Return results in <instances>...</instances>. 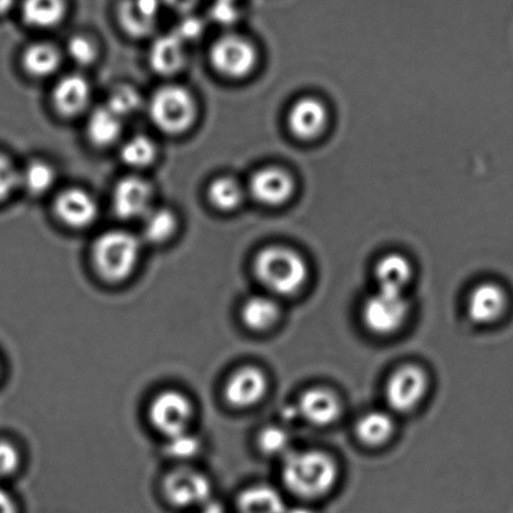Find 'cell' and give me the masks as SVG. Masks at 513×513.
<instances>
[{
  "label": "cell",
  "mask_w": 513,
  "mask_h": 513,
  "mask_svg": "<svg viewBox=\"0 0 513 513\" xmlns=\"http://www.w3.org/2000/svg\"><path fill=\"white\" fill-rule=\"evenodd\" d=\"M54 210L63 224L73 229H83L95 223L98 205L90 192L83 189H67L57 196Z\"/></svg>",
  "instance_id": "13"
},
{
  "label": "cell",
  "mask_w": 513,
  "mask_h": 513,
  "mask_svg": "<svg viewBox=\"0 0 513 513\" xmlns=\"http://www.w3.org/2000/svg\"><path fill=\"white\" fill-rule=\"evenodd\" d=\"M210 61L221 75L241 80L254 71L258 63V51L248 39L226 34L212 44Z\"/></svg>",
  "instance_id": "5"
},
{
  "label": "cell",
  "mask_w": 513,
  "mask_h": 513,
  "mask_svg": "<svg viewBox=\"0 0 513 513\" xmlns=\"http://www.w3.org/2000/svg\"><path fill=\"white\" fill-rule=\"evenodd\" d=\"M254 273L271 293L289 297L307 283L309 269L307 261L297 251L274 245L256 255Z\"/></svg>",
  "instance_id": "2"
},
{
  "label": "cell",
  "mask_w": 513,
  "mask_h": 513,
  "mask_svg": "<svg viewBox=\"0 0 513 513\" xmlns=\"http://www.w3.org/2000/svg\"><path fill=\"white\" fill-rule=\"evenodd\" d=\"M280 317V308L275 300L256 295L246 300L241 309V319L250 330L265 332L273 328Z\"/></svg>",
  "instance_id": "23"
},
{
  "label": "cell",
  "mask_w": 513,
  "mask_h": 513,
  "mask_svg": "<svg viewBox=\"0 0 513 513\" xmlns=\"http://www.w3.org/2000/svg\"><path fill=\"white\" fill-rule=\"evenodd\" d=\"M231 2H236V0H231Z\"/></svg>",
  "instance_id": "44"
},
{
  "label": "cell",
  "mask_w": 513,
  "mask_h": 513,
  "mask_svg": "<svg viewBox=\"0 0 513 513\" xmlns=\"http://www.w3.org/2000/svg\"><path fill=\"white\" fill-rule=\"evenodd\" d=\"M16 0H0V16L7 14L14 6Z\"/></svg>",
  "instance_id": "43"
},
{
  "label": "cell",
  "mask_w": 513,
  "mask_h": 513,
  "mask_svg": "<svg viewBox=\"0 0 513 513\" xmlns=\"http://www.w3.org/2000/svg\"><path fill=\"white\" fill-rule=\"evenodd\" d=\"M374 275H376L378 290L403 294L413 276L412 264L406 256L388 254L378 261Z\"/></svg>",
  "instance_id": "20"
},
{
  "label": "cell",
  "mask_w": 513,
  "mask_h": 513,
  "mask_svg": "<svg viewBox=\"0 0 513 513\" xmlns=\"http://www.w3.org/2000/svg\"><path fill=\"white\" fill-rule=\"evenodd\" d=\"M205 24L199 17L191 16L186 14L177 24L174 33L181 39L185 44L187 42L196 41L197 38L202 36L204 33Z\"/></svg>",
  "instance_id": "37"
},
{
  "label": "cell",
  "mask_w": 513,
  "mask_h": 513,
  "mask_svg": "<svg viewBox=\"0 0 513 513\" xmlns=\"http://www.w3.org/2000/svg\"><path fill=\"white\" fill-rule=\"evenodd\" d=\"M210 17L216 23L230 26L238 21L239 9L231 0H215L210 9Z\"/></svg>",
  "instance_id": "38"
},
{
  "label": "cell",
  "mask_w": 513,
  "mask_h": 513,
  "mask_svg": "<svg viewBox=\"0 0 513 513\" xmlns=\"http://www.w3.org/2000/svg\"><path fill=\"white\" fill-rule=\"evenodd\" d=\"M21 466V453L11 442L0 441V478L14 475Z\"/></svg>",
  "instance_id": "36"
},
{
  "label": "cell",
  "mask_w": 513,
  "mask_h": 513,
  "mask_svg": "<svg viewBox=\"0 0 513 513\" xmlns=\"http://www.w3.org/2000/svg\"><path fill=\"white\" fill-rule=\"evenodd\" d=\"M409 303L403 294L378 290L363 307V322L372 333L388 335L397 332L408 317Z\"/></svg>",
  "instance_id": "6"
},
{
  "label": "cell",
  "mask_w": 513,
  "mask_h": 513,
  "mask_svg": "<svg viewBox=\"0 0 513 513\" xmlns=\"http://www.w3.org/2000/svg\"><path fill=\"white\" fill-rule=\"evenodd\" d=\"M0 373H2V369H0Z\"/></svg>",
  "instance_id": "45"
},
{
  "label": "cell",
  "mask_w": 513,
  "mask_h": 513,
  "mask_svg": "<svg viewBox=\"0 0 513 513\" xmlns=\"http://www.w3.org/2000/svg\"><path fill=\"white\" fill-rule=\"evenodd\" d=\"M249 191L259 204L281 206L293 197L295 182L288 171L280 167H265L251 177Z\"/></svg>",
  "instance_id": "11"
},
{
  "label": "cell",
  "mask_w": 513,
  "mask_h": 513,
  "mask_svg": "<svg viewBox=\"0 0 513 513\" xmlns=\"http://www.w3.org/2000/svg\"><path fill=\"white\" fill-rule=\"evenodd\" d=\"M207 197L217 210L234 211L243 202L244 190L233 177H217L211 182Z\"/></svg>",
  "instance_id": "28"
},
{
  "label": "cell",
  "mask_w": 513,
  "mask_h": 513,
  "mask_svg": "<svg viewBox=\"0 0 513 513\" xmlns=\"http://www.w3.org/2000/svg\"><path fill=\"white\" fill-rule=\"evenodd\" d=\"M162 3H165L172 11L186 16L200 3V0H162Z\"/></svg>",
  "instance_id": "39"
},
{
  "label": "cell",
  "mask_w": 513,
  "mask_h": 513,
  "mask_svg": "<svg viewBox=\"0 0 513 513\" xmlns=\"http://www.w3.org/2000/svg\"><path fill=\"white\" fill-rule=\"evenodd\" d=\"M23 21L33 28L57 27L67 13L66 0H23Z\"/></svg>",
  "instance_id": "22"
},
{
  "label": "cell",
  "mask_w": 513,
  "mask_h": 513,
  "mask_svg": "<svg viewBox=\"0 0 513 513\" xmlns=\"http://www.w3.org/2000/svg\"><path fill=\"white\" fill-rule=\"evenodd\" d=\"M507 297L505 290L495 283L476 286L467 303L468 317L477 324H492L505 313Z\"/></svg>",
  "instance_id": "17"
},
{
  "label": "cell",
  "mask_w": 513,
  "mask_h": 513,
  "mask_svg": "<svg viewBox=\"0 0 513 513\" xmlns=\"http://www.w3.org/2000/svg\"><path fill=\"white\" fill-rule=\"evenodd\" d=\"M91 95V85L85 77L68 75L54 87L53 103L61 115L77 116L90 105Z\"/></svg>",
  "instance_id": "18"
},
{
  "label": "cell",
  "mask_w": 513,
  "mask_h": 513,
  "mask_svg": "<svg viewBox=\"0 0 513 513\" xmlns=\"http://www.w3.org/2000/svg\"><path fill=\"white\" fill-rule=\"evenodd\" d=\"M194 406L184 393L165 391L154 398L150 406V421L167 438L190 431Z\"/></svg>",
  "instance_id": "7"
},
{
  "label": "cell",
  "mask_w": 513,
  "mask_h": 513,
  "mask_svg": "<svg viewBox=\"0 0 513 513\" xmlns=\"http://www.w3.org/2000/svg\"><path fill=\"white\" fill-rule=\"evenodd\" d=\"M239 513H285L283 498L269 486H254L239 496Z\"/></svg>",
  "instance_id": "26"
},
{
  "label": "cell",
  "mask_w": 513,
  "mask_h": 513,
  "mask_svg": "<svg viewBox=\"0 0 513 513\" xmlns=\"http://www.w3.org/2000/svg\"><path fill=\"white\" fill-rule=\"evenodd\" d=\"M186 44L174 32L156 38L150 48V66L161 76H174L186 64Z\"/></svg>",
  "instance_id": "19"
},
{
  "label": "cell",
  "mask_w": 513,
  "mask_h": 513,
  "mask_svg": "<svg viewBox=\"0 0 513 513\" xmlns=\"http://www.w3.org/2000/svg\"><path fill=\"white\" fill-rule=\"evenodd\" d=\"M162 490L166 500L179 508H200L211 501V482L201 472L181 467L165 477Z\"/></svg>",
  "instance_id": "8"
},
{
  "label": "cell",
  "mask_w": 513,
  "mask_h": 513,
  "mask_svg": "<svg viewBox=\"0 0 513 513\" xmlns=\"http://www.w3.org/2000/svg\"><path fill=\"white\" fill-rule=\"evenodd\" d=\"M141 100V95L136 88L122 85L112 90L106 106L123 120L140 110Z\"/></svg>",
  "instance_id": "31"
},
{
  "label": "cell",
  "mask_w": 513,
  "mask_h": 513,
  "mask_svg": "<svg viewBox=\"0 0 513 513\" xmlns=\"http://www.w3.org/2000/svg\"><path fill=\"white\" fill-rule=\"evenodd\" d=\"M122 118L107 106L96 108L87 121V136L93 145L107 147L120 140Z\"/></svg>",
  "instance_id": "21"
},
{
  "label": "cell",
  "mask_w": 513,
  "mask_h": 513,
  "mask_svg": "<svg viewBox=\"0 0 513 513\" xmlns=\"http://www.w3.org/2000/svg\"><path fill=\"white\" fill-rule=\"evenodd\" d=\"M140 256V240L125 230L107 231L93 244V265L98 275L108 283H122L130 278Z\"/></svg>",
  "instance_id": "3"
},
{
  "label": "cell",
  "mask_w": 513,
  "mask_h": 513,
  "mask_svg": "<svg viewBox=\"0 0 513 513\" xmlns=\"http://www.w3.org/2000/svg\"><path fill=\"white\" fill-rule=\"evenodd\" d=\"M58 48L49 43H34L23 53L22 64L28 75L37 78L52 76L61 66Z\"/></svg>",
  "instance_id": "24"
},
{
  "label": "cell",
  "mask_w": 513,
  "mask_h": 513,
  "mask_svg": "<svg viewBox=\"0 0 513 513\" xmlns=\"http://www.w3.org/2000/svg\"><path fill=\"white\" fill-rule=\"evenodd\" d=\"M67 53L72 61L80 66H90L97 58L96 44L85 36H76L69 39Z\"/></svg>",
  "instance_id": "34"
},
{
  "label": "cell",
  "mask_w": 513,
  "mask_h": 513,
  "mask_svg": "<svg viewBox=\"0 0 513 513\" xmlns=\"http://www.w3.org/2000/svg\"><path fill=\"white\" fill-rule=\"evenodd\" d=\"M268 391L265 373L255 367H244L229 378L225 386V398L231 406L249 408L258 404Z\"/></svg>",
  "instance_id": "14"
},
{
  "label": "cell",
  "mask_w": 513,
  "mask_h": 513,
  "mask_svg": "<svg viewBox=\"0 0 513 513\" xmlns=\"http://www.w3.org/2000/svg\"><path fill=\"white\" fill-rule=\"evenodd\" d=\"M355 433L360 442L369 447H378L387 443L394 433V422L388 413L374 411L359 419Z\"/></svg>",
  "instance_id": "25"
},
{
  "label": "cell",
  "mask_w": 513,
  "mask_h": 513,
  "mask_svg": "<svg viewBox=\"0 0 513 513\" xmlns=\"http://www.w3.org/2000/svg\"><path fill=\"white\" fill-rule=\"evenodd\" d=\"M56 182V171L46 161H32L19 174V185L26 187L33 195H42L51 190Z\"/></svg>",
  "instance_id": "30"
},
{
  "label": "cell",
  "mask_w": 513,
  "mask_h": 513,
  "mask_svg": "<svg viewBox=\"0 0 513 513\" xmlns=\"http://www.w3.org/2000/svg\"><path fill=\"white\" fill-rule=\"evenodd\" d=\"M120 156L123 164L132 167V169H145L156 160L157 147L152 138L137 135L128 138L123 143Z\"/></svg>",
  "instance_id": "29"
},
{
  "label": "cell",
  "mask_w": 513,
  "mask_h": 513,
  "mask_svg": "<svg viewBox=\"0 0 513 513\" xmlns=\"http://www.w3.org/2000/svg\"><path fill=\"white\" fill-rule=\"evenodd\" d=\"M149 115L160 131L169 135H180L194 125L197 115L196 101L185 87L164 86L152 96Z\"/></svg>",
  "instance_id": "4"
},
{
  "label": "cell",
  "mask_w": 513,
  "mask_h": 513,
  "mask_svg": "<svg viewBox=\"0 0 513 513\" xmlns=\"http://www.w3.org/2000/svg\"><path fill=\"white\" fill-rule=\"evenodd\" d=\"M328 108L318 98L304 97L291 106L288 127L291 135L302 141H313L327 128Z\"/></svg>",
  "instance_id": "12"
},
{
  "label": "cell",
  "mask_w": 513,
  "mask_h": 513,
  "mask_svg": "<svg viewBox=\"0 0 513 513\" xmlns=\"http://www.w3.org/2000/svg\"><path fill=\"white\" fill-rule=\"evenodd\" d=\"M297 407L300 418L317 427L329 426L342 414L339 398L325 388H313L304 392Z\"/></svg>",
  "instance_id": "16"
},
{
  "label": "cell",
  "mask_w": 513,
  "mask_h": 513,
  "mask_svg": "<svg viewBox=\"0 0 513 513\" xmlns=\"http://www.w3.org/2000/svg\"><path fill=\"white\" fill-rule=\"evenodd\" d=\"M179 220L174 211L160 207L152 209L143 217V238L151 244H165L176 234Z\"/></svg>",
  "instance_id": "27"
},
{
  "label": "cell",
  "mask_w": 513,
  "mask_h": 513,
  "mask_svg": "<svg viewBox=\"0 0 513 513\" xmlns=\"http://www.w3.org/2000/svg\"><path fill=\"white\" fill-rule=\"evenodd\" d=\"M197 513H224L223 507L216 502H207L206 505L200 507V512Z\"/></svg>",
  "instance_id": "41"
},
{
  "label": "cell",
  "mask_w": 513,
  "mask_h": 513,
  "mask_svg": "<svg viewBox=\"0 0 513 513\" xmlns=\"http://www.w3.org/2000/svg\"><path fill=\"white\" fill-rule=\"evenodd\" d=\"M283 418L285 421L291 422L300 418L297 406L286 407L283 411Z\"/></svg>",
  "instance_id": "42"
},
{
  "label": "cell",
  "mask_w": 513,
  "mask_h": 513,
  "mask_svg": "<svg viewBox=\"0 0 513 513\" xmlns=\"http://www.w3.org/2000/svg\"><path fill=\"white\" fill-rule=\"evenodd\" d=\"M283 481L293 495L305 500L327 495L337 482V463L320 451H291L284 457Z\"/></svg>",
  "instance_id": "1"
},
{
  "label": "cell",
  "mask_w": 513,
  "mask_h": 513,
  "mask_svg": "<svg viewBox=\"0 0 513 513\" xmlns=\"http://www.w3.org/2000/svg\"><path fill=\"white\" fill-rule=\"evenodd\" d=\"M162 0H122L117 9L118 22L133 38L149 37L159 22Z\"/></svg>",
  "instance_id": "15"
},
{
  "label": "cell",
  "mask_w": 513,
  "mask_h": 513,
  "mask_svg": "<svg viewBox=\"0 0 513 513\" xmlns=\"http://www.w3.org/2000/svg\"><path fill=\"white\" fill-rule=\"evenodd\" d=\"M0 513H19L16 500L3 487H0Z\"/></svg>",
  "instance_id": "40"
},
{
  "label": "cell",
  "mask_w": 513,
  "mask_h": 513,
  "mask_svg": "<svg viewBox=\"0 0 513 513\" xmlns=\"http://www.w3.org/2000/svg\"><path fill=\"white\" fill-rule=\"evenodd\" d=\"M428 377L418 365L407 364L398 368L389 377L386 386V399L392 411L408 413L413 411L426 396Z\"/></svg>",
  "instance_id": "9"
},
{
  "label": "cell",
  "mask_w": 513,
  "mask_h": 513,
  "mask_svg": "<svg viewBox=\"0 0 513 513\" xmlns=\"http://www.w3.org/2000/svg\"><path fill=\"white\" fill-rule=\"evenodd\" d=\"M166 443V453L176 460H190L201 451V441L190 431L172 436Z\"/></svg>",
  "instance_id": "33"
},
{
  "label": "cell",
  "mask_w": 513,
  "mask_h": 513,
  "mask_svg": "<svg viewBox=\"0 0 513 513\" xmlns=\"http://www.w3.org/2000/svg\"><path fill=\"white\" fill-rule=\"evenodd\" d=\"M260 450L269 456H286L290 451V437L284 428L269 426L263 429L258 439Z\"/></svg>",
  "instance_id": "32"
},
{
  "label": "cell",
  "mask_w": 513,
  "mask_h": 513,
  "mask_svg": "<svg viewBox=\"0 0 513 513\" xmlns=\"http://www.w3.org/2000/svg\"><path fill=\"white\" fill-rule=\"evenodd\" d=\"M154 190L149 181L127 176L117 182L112 195L113 210L123 220L143 219L152 209Z\"/></svg>",
  "instance_id": "10"
},
{
  "label": "cell",
  "mask_w": 513,
  "mask_h": 513,
  "mask_svg": "<svg viewBox=\"0 0 513 513\" xmlns=\"http://www.w3.org/2000/svg\"><path fill=\"white\" fill-rule=\"evenodd\" d=\"M19 185V172L7 156L0 154V202L6 201Z\"/></svg>",
  "instance_id": "35"
}]
</instances>
